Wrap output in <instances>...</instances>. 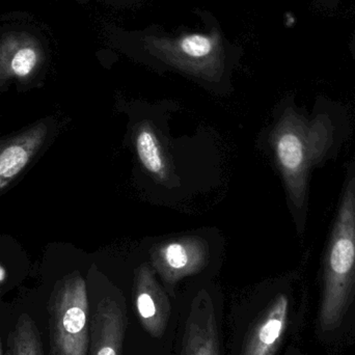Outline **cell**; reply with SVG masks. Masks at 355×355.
<instances>
[{
  "label": "cell",
  "instance_id": "6da1fadb",
  "mask_svg": "<svg viewBox=\"0 0 355 355\" xmlns=\"http://www.w3.org/2000/svg\"><path fill=\"white\" fill-rule=\"evenodd\" d=\"M354 283L355 178H352L344 190L327 248L320 314L323 329H335L339 324Z\"/></svg>",
  "mask_w": 355,
  "mask_h": 355
},
{
  "label": "cell",
  "instance_id": "7a4b0ae2",
  "mask_svg": "<svg viewBox=\"0 0 355 355\" xmlns=\"http://www.w3.org/2000/svg\"><path fill=\"white\" fill-rule=\"evenodd\" d=\"M271 144L290 198L302 208L311 166L327 149L325 131L309 125L293 110H287L273 130Z\"/></svg>",
  "mask_w": 355,
  "mask_h": 355
},
{
  "label": "cell",
  "instance_id": "3957f363",
  "mask_svg": "<svg viewBox=\"0 0 355 355\" xmlns=\"http://www.w3.org/2000/svg\"><path fill=\"white\" fill-rule=\"evenodd\" d=\"M48 314L50 354L87 355L91 322L87 285L81 275H69L56 284Z\"/></svg>",
  "mask_w": 355,
  "mask_h": 355
},
{
  "label": "cell",
  "instance_id": "277c9868",
  "mask_svg": "<svg viewBox=\"0 0 355 355\" xmlns=\"http://www.w3.org/2000/svg\"><path fill=\"white\" fill-rule=\"evenodd\" d=\"M144 43L152 55L198 78L218 81L225 70L223 37L217 29L175 37L149 35Z\"/></svg>",
  "mask_w": 355,
  "mask_h": 355
},
{
  "label": "cell",
  "instance_id": "5b68a950",
  "mask_svg": "<svg viewBox=\"0 0 355 355\" xmlns=\"http://www.w3.org/2000/svg\"><path fill=\"white\" fill-rule=\"evenodd\" d=\"M154 268L168 284L196 275L206 266L208 246L196 238H183L158 246L152 252Z\"/></svg>",
  "mask_w": 355,
  "mask_h": 355
},
{
  "label": "cell",
  "instance_id": "8992f818",
  "mask_svg": "<svg viewBox=\"0 0 355 355\" xmlns=\"http://www.w3.org/2000/svg\"><path fill=\"white\" fill-rule=\"evenodd\" d=\"M133 296L141 327L152 338L159 339L170 320L171 302L148 265H143L137 270Z\"/></svg>",
  "mask_w": 355,
  "mask_h": 355
},
{
  "label": "cell",
  "instance_id": "52a82bcc",
  "mask_svg": "<svg viewBox=\"0 0 355 355\" xmlns=\"http://www.w3.org/2000/svg\"><path fill=\"white\" fill-rule=\"evenodd\" d=\"M181 355H220L216 313L210 296L200 292L186 319Z\"/></svg>",
  "mask_w": 355,
  "mask_h": 355
},
{
  "label": "cell",
  "instance_id": "ba28073f",
  "mask_svg": "<svg viewBox=\"0 0 355 355\" xmlns=\"http://www.w3.org/2000/svg\"><path fill=\"white\" fill-rule=\"evenodd\" d=\"M289 298L277 296L250 329L241 355H275L287 329Z\"/></svg>",
  "mask_w": 355,
  "mask_h": 355
},
{
  "label": "cell",
  "instance_id": "9c48e42d",
  "mask_svg": "<svg viewBox=\"0 0 355 355\" xmlns=\"http://www.w3.org/2000/svg\"><path fill=\"white\" fill-rule=\"evenodd\" d=\"M126 319L116 300L105 298L98 304L91 320L87 355H122Z\"/></svg>",
  "mask_w": 355,
  "mask_h": 355
},
{
  "label": "cell",
  "instance_id": "30bf717a",
  "mask_svg": "<svg viewBox=\"0 0 355 355\" xmlns=\"http://www.w3.org/2000/svg\"><path fill=\"white\" fill-rule=\"evenodd\" d=\"M45 123H37L16 137L0 141V190L28 166L47 139Z\"/></svg>",
  "mask_w": 355,
  "mask_h": 355
},
{
  "label": "cell",
  "instance_id": "8fae6325",
  "mask_svg": "<svg viewBox=\"0 0 355 355\" xmlns=\"http://www.w3.org/2000/svg\"><path fill=\"white\" fill-rule=\"evenodd\" d=\"M43 52L37 40L27 33H10L0 40V81L25 79L41 64Z\"/></svg>",
  "mask_w": 355,
  "mask_h": 355
},
{
  "label": "cell",
  "instance_id": "7c38bea8",
  "mask_svg": "<svg viewBox=\"0 0 355 355\" xmlns=\"http://www.w3.org/2000/svg\"><path fill=\"white\" fill-rule=\"evenodd\" d=\"M135 149L141 166L156 178H168V170L162 145L151 126L143 124L135 135Z\"/></svg>",
  "mask_w": 355,
  "mask_h": 355
},
{
  "label": "cell",
  "instance_id": "4fadbf2b",
  "mask_svg": "<svg viewBox=\"0 0 355 355\" xmlns=\"http://www.w3.org/2000/svg\"><path fill=\"white\" fill-rule=\"evenodd\" d=\"M8 355H44L39 329L28 314L19 317L10 335Z\"/></svg>",
  "mask_w": 355,
  "mask_h": 355
},
{
  "label": "cell",
  "instance_id": "5bb4252c",
  "mask_svg": "<svg viewBox=\"0 0 355 355\" xmlns=\"http://www.w3.org/2000/svg\"><path fill=\"white\" fill-rule=\"evenodd\" d=\"M4 277H6V271H4V269L0 266V282L3 281Z\"/></svg>",
  "mask_w": 355,
  "mask_h": 355
},
{
  "label": "cell",
  "instance_id": "9a60e30c",
  "mask_svg": "<svg viewBox=\"0 0 355 355\" xmlns=\"http://www.w3.org/2000/svg\"><path fill=\"white\" fill-rule=\"evenodd\" d=\"M0 355H1V346H0Z\"/></svg>",
  "mask_w": 355,
  "mask_h": 355
}]
</instances>
